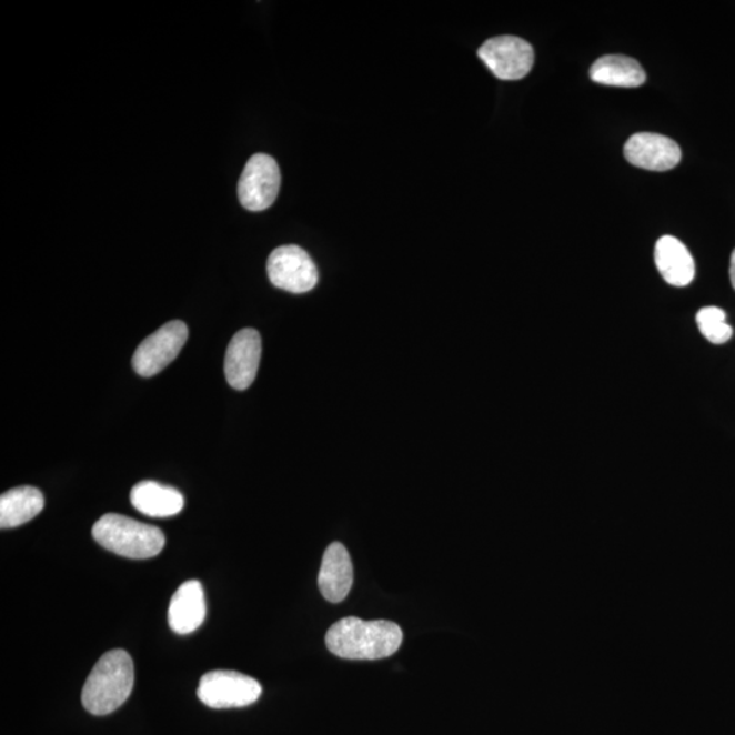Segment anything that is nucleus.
Segmentation results:
<instances>
[{"label":"nucleus","instance_id":"nucleus-1","mask_svg":"<svg viewBox=\"0 0 735 735\" xmlns=\"http://www.w3.org/2000/svg\"><path fill=\"white\" fill-rule=\"evenodd\" d=\"M403 641L401 626L375 620L365 622L346 617L335 623L325 634V646L342 660L377 661L389 658L400 650Z\"/></svg>","mask_w":735,"mask_h":735},{"label":"nucleus","instance_id":"nucleus-2","mask_svg":"<svg viewBox=\"0 0 735 735\" xmlns=\"http://www.w3.org/2000/svg\"><path fill=\"white\" fill-rule=\"evenodd\" d=\"M134 681V662L128 651H108L90 672L83 686V707L98 716L112 714L128 702Z\"/></svg>","mask_w":735,"mask_h":735},{"label":"nucleus","instance_id":"nucleus-3","mask_svg":"<svg viewBox=\"0 0 735 735\" xmlns=\"http://www.w3.org/2000/svg\"><path fill=\"white\" fill-rule=\"evenodd\" d=\"M92 534L107 551L132 560L155 557L165 545V535L159 527L119 514L100 517Z\"/></svg>","mask_w":735,"mask_h":735},{"label":"nucleus","instance_id":"nucleus-4","mask_svg":"<svg viewBox=\"0 0 735 735\" xmlns=\"http://www.w3.org/2000/svg\"><path fill=\"white\" fill-rule=\"evenodd\" d=\"M197 693L199 701L210 708H241L259 701L262 685L239 672L214 671L199 681Z\"/></svg>","mask_w":735,"mask_h":735},{"label":"nucleus","instance_id":"nucleus-5","mask_svg":"<svg viewBox=\"0 0 735 735\" xmlns=\"http://www.w3.org/2000/svg\"><path fill=\"white\" fill-rule=\"evenodd\" d=\"M281 189L280 167L273 157L258 153L246 162L238 191L240 203L250 212H263L275 202Z\"/></svg>","mask_w":735,"mask_h":735},{"label":"nucleus","instance_id":"nucleus-6","mask_svg":"<svg viewBox=\"0 0 735 735\" xmlns=\"http://www.w3.org/2000/svg\"><path fill=\"white\" fill-rule=\"evenodd\" d=\"M189 339V328L182 321L162 325L138 346L132 368L142 377H152L170 365Z\"/></svg>","mask_w":735,"mask_h":735},{"label":"nucleus","instance_id":"nucleus-7","mask_svg":"<svg viewBox=\"0 0 735 735\" xmlns=\"http://www.w3.org/2000/svg\"><path fill=\"white\" fill-rule=\"evenodd\" d=\"M269 280L291 293H306L316 286L319 273L309 252L299 245H282L268 259Z\"/></svg>","mask_w":735,"mask_h":735},{"label":"nucleus","instance_id":"nucleus-8","mask_svg":"<svg viewBox=\"0 0 735 735\" xmlns=\"http://www.w3.org/2000/svg\"><path fill=\"white\" fill-rule=\"evenodd\" d=\"M479 57L503 81L522 80L534 64L533 47L516 36H499L485 41Z\"/></svg>","mask_w":735,"mask_h":735},{"label":"nucleus","instance_id":"nucleus-9","mask_svg":"<svg viewBox=\"0 0 735 735\" xmlns=\"http://www.w3.org/2000/svg\"><path fill=\"white\" fill-rule=\"evenodd\" d=\"M262 340L254 329L240 330L229 343L225 376L232 389L244 391L254 383L261 363Z\"/></svg>","mask_w":735,"mask_h":735},{"label":"nucleus","instance_id":"nucleus-10","mask_svg":"<svg viewBox=\"0 0 735 735\" xmlns=\"http://www.w3.org/2000/svg\"><path fill=\"white\" fill-rule=\"evenodd\" d=\"M624 155L642 170L664 172L678 165L681 149L677 142L665 135L638 132L625 143Z\"/></svg>","mask_w":735,"mask_h":735},{"label":"nucleus","instance_id":"nucleus-11","mask_svg":"<svg viewBox=\"0 0 735 735\" xmlns=\"http://www.w3.org/2000/svg\"><path fill=\"white\" fill-rule=\"evenodd\" d=\"M319 590L331 604H340L353 586L351 554L340 542H334L324 552L318 577Z\"/></svg>","mask_w":735,"mask_h":735},{"label":"nucleus","instance_id":"nucleus-12","mask_svg":"<svg viewBox=\"0 0 735 735\" xmlns=\"http://www.w3.org/2000/svg\"><path fill=\"white\" fill-rule=\"evenodd\" d=\"M207 616L202 584L189 581L173 594L168 608V623L179 635H189L201 626Z\"/></svg>","mask_w":735,"mask_h":735},{"label":"nucleus","instance_id":"nucleus-13","mask_svg":"<svg viewBox=\"0 0 735 735\" xmlns=\"http://www.w3.org/2000/svg\"><path fill=\"white\" fill-rule=\"evenodd\" d=\"M655 264L662 276L673 286L684 288L695 279L693 256L683 241L664 236L655 245Z\"/></svg>","mask_w":735,"mask_h":735},{"label":"nucleus","instance_id":"nucleus-14","mask_svg":"<svg viewBox=\"0 0 735 735\" xmlns=\"http://www.w3.org/2000/svg\"><path fill=\"white\" fill-rule=\"evenodd\" d=\"M131 504L150 517H171L182 512L184 497L172 486L155 481H142L132 487Z\"/></svg>","mask_w":735,"mask_h":735},{"label":"nucleus","instance_id":"nucleus-15","mask_svg":"<svg viewBox=\"0 0 735 735\" xmlns=\"http://www.w3.org/2000/svg\"><path fill=\"white\" fill-rule=\"evenodd\" d=\"M44 509V496L38 487L20 486L0 497V527L22 526L38 516Z\"/></svg>","mask_w":735,"mask_h":735},{"label":"nucleus","instance_id":"nucleus-16","mask_svg":"<svg viewBox=\"0 0 735 735\" xmlns=\"http://www.w3.org/2000/svg\"><path fill=\"white\" fill-rule=\"evenodd\" d=\"M590 78L601 85L637 88L646 82V72L635 59L606 56L595 60L590 69Z\"/></svg>","mask_w":735,"mask_h":735},{"label":"nucleus","instance_id":"nucleus-17","mask_svg":"<svg viewBox=\"0 0 735 735\" xmlns=\"http://www.w3.org/2000/svg\"><path fill=\"white\" fill-rule=\"evenodd\" d=\"M696 322L704 339L711 343L722 345V343L732 340V325L726 322L725 311L718 309V306H706V309L698 311Z\"/></svg>","mask_w":735,"mask_h":735},{"label":"nucleus","instance_id":"nucleus-18","mask_svg":"<svg viewBox=\"0 0 735 735\" xmlns=\"http://www.w3.org/2000/svg\"><path fill=\"white\" fill-rule=\"evenodd\" d=\"M731 280H732V285L735 291V250L733 251L732 259H731Z\"/></svg>","mask_w":735,"mask_h":735}]
</instances>
